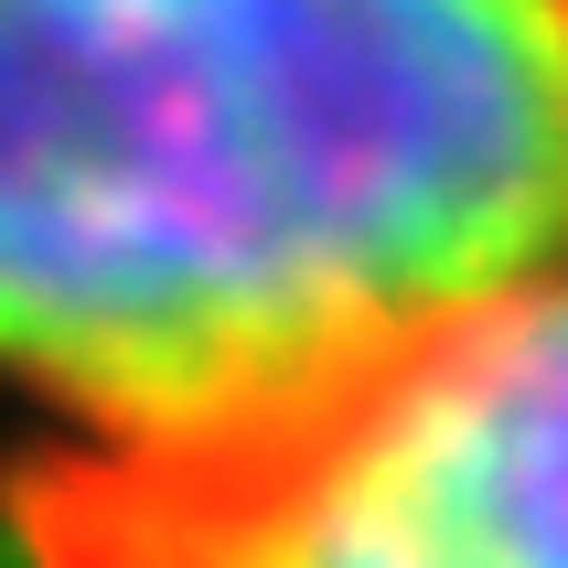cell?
<instances>
[{
  "label": "cell",
  "instance_id": "cell-1",
  "mask_svg": "<svg viewBox=\"0 0 568 568\" xmlns=\"http://www.w3.org/2000/svg\"><path fill=\"white\" fill-rule=\"evenodd\" d=\"M568 268V0H0V440H257Z\"/></svg>",
  "mask_w": 568,
  "mask_h": 568
},
{
  "label": "cell",
  "instance_id": "cell-2",
  "mask_svg": "<svg viewBox=\"0 0 568 568\" xmlns=\"http://www.w3.org/2000/svg\"><path fill=\"white\" fill-rule=\"evenodd\" d=\"M54 568H568V268L257 440L43 483Z\"/></svg>",
  "mask_w": 568,
  "mask_h": 568
}]
</instances>
